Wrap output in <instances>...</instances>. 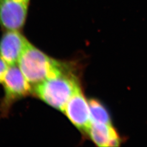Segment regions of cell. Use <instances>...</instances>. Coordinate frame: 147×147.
<instances>
[{"label": "cell", "mask_w": 147, "mask_h": 147, "mask_svg": "<svg viewBox=\"0 0 147 147\" xmlns=\"http://www.w3.org/2000/svg\"><path fill=\"white\" fill-rule=\"evenodd\" d=\"M27 1H30V0H27Z\"/></svg>", "instance_id": "cell-10"}, {"label": "cell", "mask_w": 147, "mask_h": 147, "mask_svg": "<svg viewBox=\"0 0 147 147\" xmlns=\"http://www.w3.org/2000/svg\"><path fill=\"white\" fill-rule=\"evenodd\" d=\"M79 81L66 63L53 77L33 87V95L51 107L63 112L69 100L80 88Z\"/></svg>", "instance_id": "cell-1"}, {"label": "cell", "mask_w": 147, "mask_h": 147, "mask_svg": "<svg viewBox=\"0 0 147 147\" xmlns=\"http://www.w3.org/2000/svg\"><path fill=\"white\" fill-rule=\"evenodd\" d=\"M63 113L79 130L88 133L92 124L89 104L80 87L69 100Z\"/></svg>", "instance_id": "cell-6"}, {"label": "cell", "mask_w": 147, "mask_h": 147, "mask_svg": "<svg viewBox=\"0 0 147 147\" xmlns=\"http://www.w3.org/2000/svg\"><path fill=\"white\" fill-rule=\"evenodd\" d=\"M65 62L50 56L31 42L20 58L18 66L33 87L59 73Z\"/></svg>", "instance_id": "cell-2"}, {"label": "cell", "mask_w": 147, "mask_h": 147, "mask_svg": "<svg viewBox=\"0 0 147 147\" xmlns=\"http://www.w3.org/2000/svg\"><path fill=\"white\" fill-rule=\"evenodd\" d=\"M2 84L3 95L0 100V119L8 117L17 102L33 95V87L16 65L9 66Z\"/></svg>", "instance_id": "cell-3"}, {"label": "cell", "mask_w": 147, "mask_h": 147, "mask_svg": "<svg viewBox=\"0 0 147 147\" xmlns=\"http://www.w3.org/2000/svg\"><path fill=\"white\" fill-rule=\"evenodd\" d=\"M88 133L99 147H118L119 144V137L111 124L93 123Z\"/></svg>", "instance_id": "cell-7"}, {"label": "cell", "mask_w": 147, "mask_h": 147, "mask_svg": "<svg viewBox=\"0 0 147 147\" xmlns=\"http://www.w3.org/2000/svg\"><path fill=\"white\" fill-rule=\"evenodd\" d=\"M9 65L0 57V84H2Z\"/></svg>", "instance_id": "cell-9"}, {"label": "cell", "mask_w": 147, "mask_h": 147, "mask_svg": "<svg viewBox=\"0 0 147 147\" xmlns=\"http://www.w3.org/2000/svg\"><path fill=\"white\" fill-rule=\"evenodd\" d=\"M88 104L92 123L111 124L110 116L102 105L95 100H89Z\"/></svg>", "instance_id": "cell-8"}, {"label": "cell", "mask_w": 147, "mask_h": 147, "mask_svg": "<svg viewBox=\"0 0 147 147\" xmlns=\"http://www.w3.org/2000/svg\"><path fill=\"white\" fill-rule=\"evenodd\" d=\"M30 43L22 31H4L0 38V57L9 66L16 65Z\"/></svg>", "instance_id": "cell-5"}, {"label": "cell", "mask_w": 147, "mask_h": 147, "mask_svg": "<svg viewBox=\"0 0 147 147\" xmlns=\"http://www.w3.org/2000/svg\"><path fill=\"white\" fill-rule=\"evenodd\" d=\"M30 2L0 0V26L3 31H22L26 22Z\"/></svg>", "instance_id": "cell-4"}]
</instances>
